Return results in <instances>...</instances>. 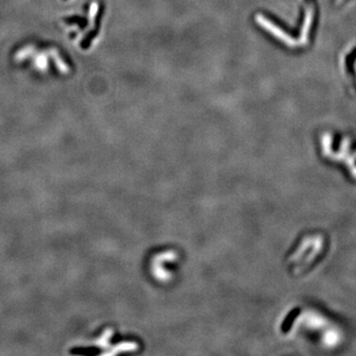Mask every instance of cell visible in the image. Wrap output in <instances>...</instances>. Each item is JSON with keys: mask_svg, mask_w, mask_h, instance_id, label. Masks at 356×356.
<instances>
[{"mask_svg": "<svg viewBox=\"0 0 356 356\" xmlns=\"http://www.w3.org/2000/svg\"><path fill=\"white\" fill-rule=\"evenodd\" d=\"M354 65H355V69H356V61H355V64H354Z\"/></svg>", "mask_w": 356, "mask_h": 356, "instance_id": "obj_3", "label": "cell"}, {"mask_svg": "<svg viewBox=\"0 0 356 356\" xmlns=\"http://www.w3.org/2000/svg\"><path fill=\"white\" fill-rule=\"evenodd\" d=\"M256 22L259 26H261L263 29H265L268 33L273 35L275 38L279 39L281 42H283L285 45H287L290 48H294L298 45L297 41L293 39L289 34H287L284 30H282L279 26L275 25L272 21L267 19L262 14H257L255 17Z\"/></svg>", "mask_w": 356, "mask_h": 356, "instance_id": "obj_1", "label": "cell"}, {"mask_svg": "<svg viewBox=\"0 0 356 356\" xmlns=\"http://www.w3.org/2000/svg\"><path fill=\"white\" fill-rule=\"evenodd\" d=\"M313 20H314V6H313V4L308 3L306 5L305 18L303 21L300 38H299V44L302 46H306L309 43L310 32H311Z\"/></svg>", "mask_w": 356, "mask_h": 356, "instance_id": "obj_2", "label": "cell"}]
</instances>
